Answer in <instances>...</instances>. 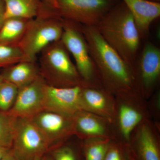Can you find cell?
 <instances>
[{
	"label": "cell",
	"mask_w": 160,
	"mask_h": 160,
	"mask_svg": "<svg viewBox=\"0 0 160 160\" xmlns=\"http://www.w3.org/2000/svg\"><path fill=\"white\" fill-rule=\"evenodd\" d=\"M3 81L23 88L32 82L40 76L38 64L36 62L21 61L3 68L0 72Z\"/></svg>",
	"instance_id": "cell-17"
},
{
	"label": "cell",
	"mask_w": 160,
	"mask_h": 160,
	"mask_svg": "<svg viewBox=\"0 0 160 160\" xmlns=\"http://www.w3.org/2000/svg\"><path fill=\"white\" fill-rule=\"evenodd\" d=\"M44 2L40 14L29 20L19 43L22 61L36 62L37 56L52 43L59 41L63 32V19Z\"/></svg>",
	"instance_id": "cell-3"
},
{
	"label": "cell",
	"mask_w": 160,
	"mask_h": 160,
	"mask_svg": "<svg viewBox=\"0 0 160 160\" xmlns=\"http://www.w3.org/2000/svg\"><path fill=\"white\" fill-rule=\"evenodd\" d=\"M104 160H133L129 144L111 140Z\"/></svg>",
	"instance_id": "cell-24"
},
{
	"label": "cell",
	"mask_w": 160,
	"mask_h": 160,
	"mask_svg": "<svg viewBox=\"0 0 160 160\" xmlns=\"http://www.w3.org/2000/svg\"><path fill=\"white\" fill-rule=\"evenodd\" d=\"M129 145L133 160H160V126L144 121L132 133Z\"/></svg>",
	"instance_id": "cell-10"
},
{
	"label": "cell",
	"mask_w": 160,
	"mask_h": 160,
	"mask_svg": "<svg viewBox=\"0 0 160 160\" xmlns=\"http://www.w3.org/2000/svg\"><path fill=\"white\" fill-rule=\"evenodd\" d=\"M84 111L89 112L112 122L114 117L115 97L103 87L85 86L81 93Z\"/></svg>",
	"instance_id": "cell-15"
},
{
	"label": "cell",
	"mask_w": 160,
	"mask_h": 160,
	"mask_svg": "<svg viewBox=\"0 0 160 160\" xmlns=\"http://www.w3.org/2000/svg\"><path fill=\"white\" fill-rule=\"evenodd\" d=\"M5 8L3 0H0V29L5 21Z\"/></svg>",
	"instance_id": "cell-27"
},
{
	"label": "cell",
	"mask_w": 160,
	"mask_h": 160,
	"mask_svg": "<svg viewBox=\"0 0 160 160\" xmlns=\"http://www.w3.org/2000/svg\"><path fill=\"white\" fill-rule=\"evenodd\" d=\"M18 89L11 83L3 81L0 84V111L8 112L14 105Z\"/></svg>",
	"instance_id": "cell-23"
},
{
	"label": "cell",
	"mask_w": 160,
	"mask_h": 160,
	"mask_svg": "<svg viewBox=\"0 0 160 160\" xmlns=\"http://www.w3.org/2000/svg\"><path fill=\"white\" fill-rule=\"evenodd\" d=\"M138 90L148 99L158 89L160 82V49L150 42L143 47L138 61L134 65Z\"/></svg>",
	"instance_id": "cell-9"
},
{
	"label": "cell",
	"mask_w": 160,
	"mask_h": 160,
	"mask_svg": "<svg viewBox=\"0 0 160 160\" xmlns=\"http://www.w3.org/2000/svg\"><path fill=\"white\" fill-rule=\"evenodd\" d=\"M29 20L15 18L5 19L0 29V45L18 46Z\"/></svg>",
	"instance_id": "cell-19"
},
{
	"label": "cell",
	"mask_w": 160,
	"mask_h": 160,
	"mask_svg": "<svg viewBox=\"0 0 160 160\" xmlns=\"http://www.w3.org/2000/svg\"><path fill=\"white\" fill-rule=\"evenodd\" d=\"M110 141L105 138L82 140L84 160H104Z\"/></svg>",
	"instance_id": "cell-20"
},
{
	"label": "cell",
	"mask_w": 160,
	"mask_h": 160,
	"mask_svg": "<svg viewBox=\"0 0 160 160\" xmlns=\"http://www.w3.org/2000/svg\"><path fill=\"white\" fill-rule=\"evenodd\" d=\"M3 81L2 78V75H1V73H0V84Z\"/></svg>",
	"instance_id": "cell-33"
},
{
	"label": "cell",
	"mask_w": 160,
	"mask_h": 160,
	"mask_svg": "<svg viewBox=\"0 0 160 160\" xmlns=\"http://www.w3.org/2000/svg\"><path fill=\"white\" fill-rule=\"evenodd\" d=\"M61 40L73 57L75 65L84 82L89 86L103 87L89 53L82 25L63 19V32Z\"/></svg>",
	"instance_id": "cell-6"
},
{
	"label": "cell",
	"mask_w": 160,
	"mask_h": 160,
	"mask_svg": "<svg viewBox=\"0 0 160 160\" xmlns=\"http://www.w3.org/2000/svg\"><path fill=\"white\" fill-rule=\"evenodd\" d=\"M96 27L106 42L134 67L141 38L125 4L109 10Z\"/></svg>",
	"instance_id": "cell-2"
},
{
	"label": "cell",
	"mask_w": 160,
	"mask_h": 160,
	"mask_svg": "<svg viewBox=\"0 0 160 160\" xmlns=\"http://www.w3.org/2000/svg\"><path fill=\"white\" fill-rule=\"evenodd\" d=\"M1 160H17L10 148L8 149L3 155Z\"/></svg>",
	"instance_id": "cell-28"
},
{
	"label": "cell",
	"mask_w": 160,
	"mask_h": 160,
	"mask_svg": "<svg viewBox=\"0 0 160 160\" xmlns=\"http://www.w3.org/2000/svg\"><path fill=\"white\" fill-rule=\"evenodd\" d=\"M9 149L7 148H2V147H0V160H2L3 155L5 154V152Z\"/></svg>",
	"instance_id": "cell-30"
},
{
	"label": "cell",
	"mask_w": 160,
	"mask_h": 160,
	"mask_svg": "<svg viewBox=\"0 0 160 160\" xmlns=\"http://www.w3.org/2000/svg\"><path fill=\"white\" fill-rule=\"evenodd\" d=\"M69 139L52 149V160H84L82 140L75 145L69 143Z\"/></svg>",
	"instance_id": "cell-22"
},
{
	"label": "cell",
	"mask_w": 160,
	"mask_h": 160,
	"mask_svg": "<svg viewBox=\"0 0 160 160\" xmlns=\"http://www.w3.org/2000/svg\"><path fill=\"white\" fill-rule=\"evenodd\" d=\"M23 56L18 46L0 45V69L22 61Z\"/></svg>",
	"instance_id": "cell-25"
},
{
	"label": "cell",
	"mask_w": 160,
	"mask_h": 160,
	"mask_svg": "<svg viewBox=\"0 0 160 160\" xmlns=\"http://www.w3.org/2000/svg\"><path fill=\"white\" fill-rule=\"evenodd\" d=\"M43 1L53 8H55L56 5L57 0H43Z\"/></svg>",
	"instance_id": "cell-29"
},
{
	"label": "cell",
	"mask_w": 160,
	"mask_h": 160,
	"mask_svg": "<svg viewBox=\"0 0 160 160\" xmlns=\"http://www.w3.org/2000/svg\"><path fill=\"white\" fill-rule=\"evenodd\" d=\"M74 136L81 140L92 138L113 139L111 122L98 115L82 110L72 117Z\"/></svg>",
	"instance_id": "cell-14"
},
{
	"label": "cell",
	"mask_w": 160,
	"mask_h": 160,
	"mask_svg": "<svg viewBox=\"0 0 160 160\" xmlns=\"http://www.w3.org/2000/svg\"><path fill=\"white\" fill-rule=\"evenodd\" d=\"M40 54V74L47 85L60 88L89 86L80 76L61 40L49 44Z\"/></svg>",
	"instance_id": "cell-4"
},
{
	"label": "cell",
	"mask_w": 160,
	"mask_h": 160,
	"mask_svg": "<svg viewBox=\"0 0 160 160\" xmlns=\"http://www.w3.org/2000/svg\"><path fill=\"white\" fill-rule=\"evenodd\" d=\"M114 97V115L111 122L112 140L129 144L136 127L144 121L151 119L147 100L137 92H124Z\"/></svg>",
	"instance_id": "cell-5"
},
{
	"label": "cell",
	"mask_w": 160,
	"mask_h": 160,
	"mask_svg": "<svg viewBox=\"0 0 160 160\" xmlns=\"http://www.w3.org/2000/svg\"><path fill=\"white\" fill-rule=\"evenodd\" d=\"M147 107L150 118L160 126V91L158 89L147 100Z\"/></svg>",
	"instance_id": "cell-26"
},
{
	"label": "cell",
	"mask_w": 160,
	"mask_h": 160,
	"mask_svg": "<svg viewBox=\"0 0 160 160\" xmlns=\"http://www.w3.org/2000/svg\"><path fill=\"white\" fill-rule=\"evenodd\" d=\"M17 160H34L44 156L51 147L31 118H18L11 148Z\"/></svg>",
	"instance_id": "cell-7"
},
{
	"label": "cell",
	"mask_w": 160,
	"mask_h": 160,
	"mask_svg": "<svg viewBox=\"0 0 160 160\" xmlns=\"http://www.w3.org/2000/svg\"><path fill=\"white\" fill-rule=\"evenodd\" d=\"M46 84L40 75L32 82L18 89L14 105L8 112L17 118H31L42 111Z\"/></svg>",
	"instance_id": "cell-13"
},
{
	"label": "cell",
	"mask_w": 160,
	"mask_h": 160,
	"mask_svg": "<svg viewBox=\"0 0 160 160\" xmlns=\"http://www.w3.org/2000/svg\"><path fill=\"white\" fill-rule=\"evenodd\" d=\"M72 117L43 110L31 119L52 149L74 136Z\"/></svg>",
	"instance_id": "cell-11"
},
{
	"label": "cell",
	"mask_w": 160,
	"mask_h": 160,
	"mask_svg": "<svg viewBox=\"0 0 160 160\" xmlns=\"http://www.w3.org/2000/svg\"><path fill=\"white\" fill-rule=\"evenodd\" d=\"M17 118L9 112L0 111V147L11 148Z\"/></svg>",
	"instance_id": "cell-21"
},
{
	"label": "cell",
	"mask_w": 160,
	"mask_h": 160,
	"mask_svg": "<svg viewBox=\"0 0 160 160\" xmlns=\"http://www.w3.org/2000/svg\"><path fill=\"white\" fill-rule=\"evenodd\" d=\"M44 157H39L37 158L34 160H43L44 159Z\"/></svg>",
	"instance_id": "cell-32"
},
{
	"label": "cell",
	"mask_w": 160,
	"mask_h": 160,
	"mask_svg": "<svg viewBox=\"0 0 160 160\" xmlns=\"http://www.w3.org/2000/svg\"><path fill=\"white\" fill-rule=\"evenodd\" d=\"M85 86L60 88L46 84L44 89V110L72 117L84 110L82 90Z\"/></svg>",
	"instance_id": "cell-12"
},
{
	"label": "cell",
	"mask_w": 160,
	"mask_h": 160,
	"mask_svg": "<svg viewBox=\"0 0 160 160\" xmlns=\"http://www.w3.org/2000/svg\"><path fill=\"white\" fill-rule=\"evenodd\" d=\"M5 18H20L30 20L40 14L43 0H3Z\"/></svg>",
	"instance_id": "cell-18"
},
{
	"label": "cell",
	"mask_w": 160,
	"mask_h": 160,
	"mask_svg": "<svg viewBox=\"0 0 160 160\" xmlns=\"http://www.w3.org/2000/svg\"><path fill=\"white\" fill-rule=\"evenodd\" d=\"M54 9L62 18L93 27L110 10L108 0H57Z\"/></svg>",
	"instance_id": "cell-8"
},
{
	"label": "cell",
	"mask_w": 160,
	"mask_h": 160,
	"mask_svg": "<svg viewBox=\"0 0 160 160\" xmlns=\"http://www.w3.org/2000/svg\"><path fill=\"white\" fill-rule=\"evenodd\" d=\"M43 160H52L51 156H44Z\"/></svg>",
	"instance_id": "cell-31"
},
{
	"label": "cell",
	"mask_w": 160,
	"mask_h": 160,
	"mask_svg": "<svg viewBox=\"0 0 160 160\" xmlns=\"http://www.w3.org/2000/svg\"><path fill=\"white\" fill-rule=\"evenodd\" d=\"M123 1L133 18L141 38L145 37L152 23L160 17V3L147 0Z\"/></svg>",
	"instance_id": "cell-16"
},
{
	"label": "cell",
	"mask_w": 160,
	"mask_h": 160,
	"mask_svg": "<svg viewBox=\"0 0 160 160\" xmlns=\"http://www.w3.org/2000/svg\"><path fill=\"white\" fill-rule=\"evenodd\" d=\"M82 26L103 87L114 96L130 92H139L134 67L106 42L96 27Z\"/></svg>",
	"instance_id": "cell-1"
}]
</instances>
